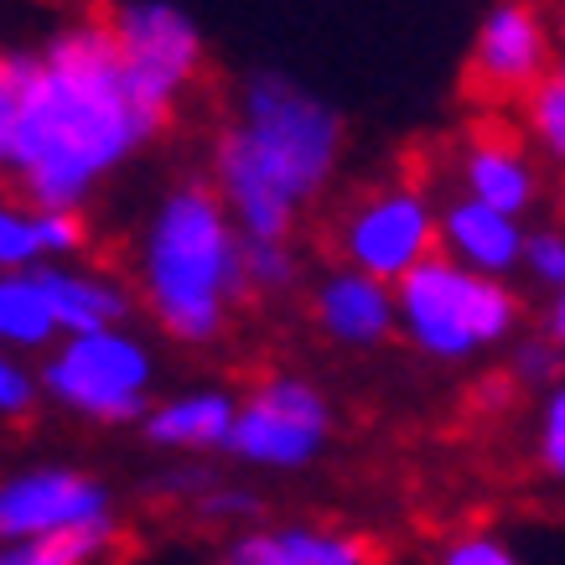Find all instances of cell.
<instances>
[{
  "label": "cell",
  "instance_id": "1",
  "mask_svg": "<svg viewBox=\"0 0 565 565\" xmlns=\"http://www.w3.org/2000/svg\"><path fill=\"white\" fill-rule=\"evenodd\" d=\"M11 120L0 172L32 207H84L109 172L146 151L161 125L130 99L104 17H78L36 52H0Z\"/></svg>",
  "mask_w": 565,
  "mask_h": 565
},
{
  "label": "cell",
  "instance_id": "2",
  "mask_svg": "<svg viewBox=\"0 0 565 565\" xmlns=\"http://www.w3.org/2000/svg\"><path fill=\"white\" fill-rule=\"evenodd\" d=\"M343 161V115L286 73H255L213 151V188L244 239H291Z\"/></svg>",
  "mask_w": 565,
  "mask_h": 565
},
{
  "label": "cell",
  "instance_id": "3",
  "mask_svg": "<svg viewBox=\"0 0 565 565\" xmlns=\"http://www.w3.org/2000/svg\"><path fill=\"white\" fill-rule=\"evenodd\" d=\"M239 223L228 218L213 182H182L156 203L140 234L136 280L151 322L188 348H207L228 332L244 296Z\"/></svg>",
  "mask_w": 565,
  "mask_h": 565
},
{
  "label": "cell",
  "instance_id": "4",
  "mask_svg": "<svg viewBox=\"0 0 565 565\" xmlns=\"http://www.w3.org/2000/svg\"><path fill=\"white\" fill-rule=\"evenodd\" d=\"M524 327V301L503 275H478L430 249L394 280V338L436 363L482 359Z\"/></svg>",
  "mask_w": 565,
  "mask_h": 565
},
{
  "label": "cell",
  "instance_id": "5",
  "mask_svg": "<svg viewBox=\"0 0 565 565\" xmlns=\"http://www.w3.org/2000/svg\"><path fill=\"white\" fill-rule=\"evenodd\" d=\"M36 369V390L94 426H136L151 405L156 353L130 327H94V332H57Z\"/></svg>",
  "mask_w": 565,
  "mask_h": 565
},
{
  "label": "cell",
  "instance_id": "6",
  "mask_svg": "<svg viewBox=\"0 0 565 565\" xmlns=\"http://www.w3.org/2000/svg\"><path fill=\"white\" fill-rule=\"evenodd\" d=\"M104 21H109V36H115V52H120L130 99L167 130L182 94L203 78L207 52L198 21L172 0H120Z\"/></svg>",
  "mask_w": 565,
  "mask_h": 565
},
{
  "label": "cell",
  "instance_id": "7",
  "mask_svg": "<svg viewBox=\"0 0 565 565\" xmlns=\"http://www.w3.org/2000/svg\"><path fill=\"white\" fill-rule=\"evenodd\" d=\"M327 436H332V405H327V394L311 379L270 374V379H259L249 394H239L223 451L249 467L296 472V467H311L322 457Z\"/></svg>",
  "mask_w": 565,
  "mask_h": 565
},
{
  "label": "cell",
  "instance_id": "8",
  "mask_svg": "<svg viewBox=\"0 0 565 565\" xmlns=\"http://www.w3.org/2000/svg\"><path fill=\"white\" fill-rule=\"evenodd\" d=\"M332 244L343 265L394 286L411 265H420L436 249V203L415 182H384V188L363 192L338 218Z\"/></svg>",
  "mask_w": 565,
  "mask_h": 565
},
{
  "label": "cell",
  "instance_id": "9",
  "mask_svg": "<svg viewBox=\"0 0 565 565\" xmlns=\"http://www.w3.org/2000/svg\"><path fill=\"white\" fill-rule=\"evenodd\" d=\"M555 68V17L545 0H498L472 36V88L488 99H519L534 78Z\"/></svg>",
  "mask_w": 565,
  "mask_h": 565
},
{
  "label": "cell",
  "instance_id": "10",
  "mask_svg": "<svg viewBox=\"0 0 565 565\" xmlns=\"http://www.w3.org/2000/svg\"><path fill=\"white\" fill-rule=\"evenodd\" d=\"M109 514V488L78 467H26L0 482V540H47Z\"/></svg>",
  "mask_w": 565,
  "mask_h": 565
},
{
  "label": "cell",
  "instance_id": "11",
  "mask_svg": "<svg viewBox=\"0 0 565 565\" xmlns=\"http://www.w3.org/2000/svg\"><path fill=\"white\" fill-rule=\"evenodd\" d=\"M311 317L327 343L338 348H384L394 338V286L353 265L327 270L311 286Z\"/></svg>",
  "mask_w": 565,
  "mask_h": 565
},
{
  "label": "cell",
  "instance_id": "12",
  "mask_svg": "<svg viewBox=\"0 0 565 565\" xmlns=\"http://www.w3.org/2000/svg\"><path fill=\"white\" fill-rule=\"evenodd\" d=\"M524 218L514 213H498V207L478 203V198H451L446 207H436V249L446 259H457L478 275H509L519 270L524 255Z\"/></svg>",
  "mask_w": 565,
  "mask_h": 565
},
{
  "label": "cell",
  "instance_id": "13",
  "mask_svg": "<svg viewBox=\"0 0 565 565\" xmlns=\"http://www.w3.org/2000/svg\"><path fill=\"white\" fill-rule=\"evenodd\" d=\"M32 275H36V286H42V296H47L57 332L120 327L136 311L130 286H120L115 275H104V270H84V265H68V259H42V265H32Z\"/></svg>",
  "mask_w": 565,
  "mask_h": 565
},
{
  "label": "cell",
  "instance_id": "14",
  "mask_svg": "<svg viewBox=\"0 0 565 565\" xmlns=\"http://www.w3.org/2000/svg\"><path fill=\"white\" fill-rule=\"evenodd\" d=\"M462 192L498 213H534L545 198V177L530 161V151L509 136H478L462 156Z\"/></svg>",
  "mask_w": 565,
  "mask_h": 565
},
{
  "label": "cell",
  "instance_id": "15",
  "mask_svg": "<svg viewBox=\"0 0 565 565\" xmlns=\"http://www.w3.org/2000/svg\"><path fill=\"white\" fill-rule=\"evenodd\" d=\"M234 565H374V550L363 534L322 530V524H280V530L239 534L223 550Z\"/></svg>",
  "mask_w": 565,
  "mask_h": 565
},
{
  "label": "cell",
  "instance_id": "16",
  "mask_svg": "<svg viewBox=\"0 0 565 565\" xmlns=\"http://www.w3.org/2000/svg\"><path fill=\"white\" fill-rule=\"evenodd\" d=\"M234 405H239L234 390H188L161 399V405H146L140 430L161 451H223Z\"/></svg>",
  "mask_w": 565,
  "mask_h": 565
},
{
  "label": "cell",
  "instance_id": "17",
  "mask_svg": "<svg viewBox=\"0 0 565 565\" xmlns=\"http://www.w3.org/2000/svg\"><path fill=\"white\" fill-rule=\"evenodd\" d=\"M57 338L52 307L32 270H0V348L6 353H42Z\"/></svg>",
  "mask_w": 565,
  "mask_h": 565
},
{
  "label": "cell",
  "instance_id": "18",
  "mask_svg": "<svg viewBox=\"0 0 565 565\" xmlns=\"http://www.w3.org/2000/svg\"><path fill=\"white\" fill-rule=\"evenodd\" d=\"M115 514L47 534V540H0V565H104L115 550Z\"/></svg>",
  "mask_w": 565,
  "mask_h": 565
},
{
  "label": "cell",
  "instance_id": "19",
  "mask_svg": "<svg viewBox=\"0 0 565 565\" xmlns=\"http://www.w3.org/2000/svg\"><path fill=\"white\" fill-rule=\"evenodd\" d=\"M519 99H524V125H530L534 146H540L550 161H561L565 156V78H561V68H550L545 78H534Z\"/></svg>",
  "mask_w": 565,
  "mask_h": 565
},
{
  "label": "cell",
  "instance_id": "20",
  "mask_svg": "<svg viewBox=\"0 0 565 565\" xmlns=\"http://www.w3.org/2000/svg\"><path fill=\"white\" fill-rule=\"evenodd\" d=\"M239 265H244V291L259 296H286L301 280V259H296V249L286 239H244Z\"/></svg>",
  "mask_w": 565,
  "mask_h": 565
},
{
  "label": "cell",
  "instance_id": "21",
  "mask_svg": "<svg viewBox=\"0 0 565 565\" xmlns=\"http://www.w3.org/2000/svg\"><path fill=\"white\" fill-rule=\"evenodd\" d=\"M42 265L32 203H0V270H32Z\"/></svg>",
  "mask_w": 565,
  "mask_h": 565
},
{
  "label": "cell",
  "instance_id": "22",
  "mask_svg": "<svg viewBox=\"0 0 565 565\" xmlns=\"http://www.w3.org/2000/svg\"><path fill=\"white\" fill-rule=\"evenodd\" d=\"M509 379L514 384H534V390H550V384H561V343H550L540 332L530 338H509Z\"/></svg>",
  "mask_w": 565,
  "mask_h": 565
},
{
  "label": "cell",
  "instance_id": "23",
  "mask_svg": "<svg viewBox=\"0 0 565 565\" xmlns=\"http://www.w3.org/2000/svg\"><path fill=\"white\" fill-rule=\"evenodd\" d=\"M36 239H42V259L84 255V249H88L84 207H36Z\"/></svg>",
  "mask_w": 565,
  "mask_h": 565
},
{
  "label": "cell",
  "instance_id": "24",
  "mask_svg": "<svg viewBox=\"0 0 565 565\" xmlns=\"http://www.w3.org/2000/svg\"><path fill=\"white\" fill-rule=\"evenodd\" d=\"M534 457H540V472L561 482L565 478V390L550 384L545 405H540V426H534Z\"/></svg>",
  "mask_w": 565,
  "mask_h": 565
},
{
  "label": "cell",
  "instance_id": "25",
  "mask_svg": "<svg viewBox=\"0 0 565 565\" xmlns=\"http://www.w3.org/2000/svg\"><path fill=\"white\" fill-rule=\"evenodd\" d=\"M519 265H524L545 291L565 286V234L561 228H534V234H524V255H519Z\"/></svg>",
  "mask_w": 565,
  "mask_h": 565
},
{
  "label": "cell",
  "instance_id": "26",
  "mask_svg": "<svg viewBox=\"0 0 565 565\" xmlns=\"http://www.w3.org/2000/svg\"><path fill=\"white\" fill-rule=\"evenodd\" d=\"M36 374L21 363V353L0 348V420H21L36 405Z\"/></svg>",
  "mask_w": 565,
  "mask_h": 565
},
{
  "label": "cell",
  "instance_id": "27",
  "mask_svg": "<svg viewBox=\"0 0 565 565\" xmlns=\"http://www.w3.org/2000/svg\"><path fill=\"white\" fill-rule=\"evenodd\" d=\"M441 565H519V555H514V545L498 540V534H462V540L446 545Z\"/></svg>",
  "mask_w": 565,
  "mask_h": 565
},
{
  "label": "cell",
  "instance_id": "28",
  "mask_svg": "<svg viewBox=\"0 0 565 565\" xmlns=\"http://www.w3.org/2000/svg\"><path fill=\"white\" fill-rule=\"evenodd\" d=\"M198 509H203V519H213V524H239V519L259 514V498L244 493V488H213V482H207Z\"/></svg>",
  "mask_w": 565,
  "mask_h": 565
},
{
  "label": "cell",
  "instance_id": "29",
  "mask_svg": "<svg viewBox=\"0 0 565 565\" xmlns=\"http://www.w3.org/2000/svg\"><path fill=\"white\" fill-rule=\"evenodd\" d=\"M540 338H550V343H565V291L555 286L550 291V301L540 307V327H534Z\"/></svg>",
  "mask_w": 565,
  "mask_h": 565
},
{
  "label": "cell",
  "instance_id": "30",
  "mask_svg": "<svg viewBox=\"0 0 565 565\" xmlns=\"http://www.w3.org/2000/svg\"><path fill=\"white\" fill-rule=\"evenodd\" d=\"M6 120H11V88H6V73H0V146H6Z\"/></svg>",
  "mask_w": 565,
  "mask_h": 565
},
{
  "label": "cell",
  "instance_id": "31",
  "mask_svg": "<svg viewBox=\"0 0 565 565\" xmlns=\"http://www.w3.org/2000/svg\"><path fill=\"white\" fill-rule=\"evenodd\" d=\"M213 565H234V561H213Z\"/></svg>",
  "mask_w": 565,
  "mask_h": 565
}]
</instances>
